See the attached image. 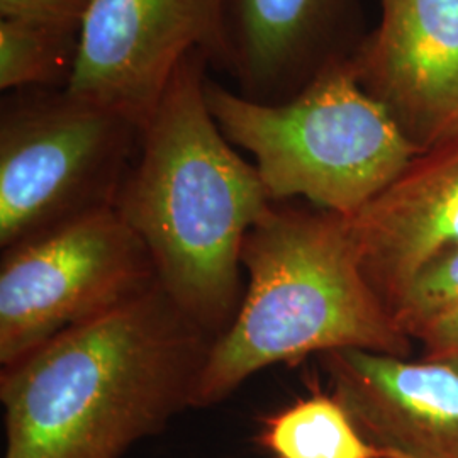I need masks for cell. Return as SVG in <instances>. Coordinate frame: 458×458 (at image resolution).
<instances>
[{
    "label": "cell",
    "mask_w": 458,
    "mask_h": 458,
    "mask_svg": "<svg viewBox=\"0 0 458 458\" xmlns=\"http://www.w3.org/2000/svg\"><path fill=\"white\" fill-rule=\"evenodd\" d=\"M131 114L68 89L4 94L0 106L2 250L114 208L141 141Z\"/></svg>",
    "instance_id": "5"
},
{
    "label": "cell",
    "mask_w": 458,
    "mask_h": 458,
    "mask_svg": "<svg viewBox=\"0 0 458 458\" xmlns=\"http://www.w3.org/2000/svg\"><path fill=\"white\" fill-rule=\"evenodd\" d=\"M344 219L363 276L389 310L423 267L458 246V140L421 151Z\"/></svg>",
    "instance_id": "10"
},
{
    "label": "cell",
    "mask_w": 458,
    "mask_h": 458,
    "mask_svg": "<svg viewBox=\"0 0 458 458\" xmlns=\"http://www.w3.org/2000/svg\"><path fill=\"white\" fill-rule=\"evenodd\" d=\"M2 251V367L158 284L147 245L115 208L85 214Z\"/></svg>",
    "instance_id": "6"
},
{
    "label": "cell",
    "mask_w": 458,
    "mask_h": 458,
    "mask_svg": "<svg viewBox=\"0 0 458 458\" xmlns=\"http://www.w3.org/2000/svg\"><path fill=\"white\" fill-rule=\"evenodd\" d=\"M79 24L2 17L0 90H56L72 81L79 48Z\"/></svg>",
    "instance_id": "13"
},
{
    "label": "cell",
    "mask_w": 458,
    "mask_h": 458,
    "mask_svg": "<svg viewBox=\"0 0 458 458\" xmlns=\"http://www.w3.org/2000/svg\"><path fill=\"white\" fill-rule=\"evenodd\" d=\"M209 64L197 49L174 72L114 208L147 245L165 293L216 340L243 301L246 234L274 202L208 107Z\"/></svg>",
    "instance_id": "2"
},
{
    "label": "cell",
    "mask_w": 458,
    "mask_h": 458,
    "mask_svg": "<svg viewBox=\"0 0 458 458\" xmlns=\"http://www.w3.org/2000/svg\"><path fill=\"white\" fill-rule=\"evenodd\" d=\"M260 442L276 458H391L333 394H314L267 418Z\"/></svg>",
    "instance_id": "12"
},
{
    "label": "cell",
    "mask_w": 458,
    "mask_h": 458,
    "mask_svg": "<svg viewBox=\"0 0 458 458\" xmlns=\"http://www.w3.org/2000/svg\"><path fill=\"white\" fill-rule=\"evenodd\" d=\"M380 22L353 66L421 148L458 140V0H378Z\"/></svg>",
    "instance_id": "8"
},
{
    "label": "cell",
    "mask_w": 458,
    "mask_h": 458,
    "mask_svg": "<svg viewBox=\"0 0 458 458\" xmlns=\"http://www.w3.org/2000/svg\"><path fill=\"white\" fill-rule=\"evenodd\" d=\"M242 267L243 301L214 340L197 410L223 403L274 363L336 350L410 355L411 338L363 276L344 216L274 204L248 231Z\"/></svg>",
    "instance_id": "3"
},
{
    "label": "cell",
    "mask_w": 458,
    "mask_h": 458,
    "mask_svg": "<svg viewBox=\"0 0 458 458\" xmlns=\"http://www.w3.org/2000/svg\"><path fill=\"white\" fill-rule=\"evenodd\" d=\"M204 90L229 143L253 155L274 204L302 197L348 217L425 151L365 90L352 58L327 66L282 104L250 100L209 79Z\"/></svg>",
    "instance_id": "4"
},
{
    "label": "cell",
    "mask_w": 458,
    "mask_h": 458,
    "mask_svg": "<svg viewBox=\"0 0 458 458\" xmlns=\"http://www.w3.org/2000/svg\"><path fill=\"white\" fill-rule=\"evenodd\" d=\"M458 306V246L423 267L389 308L411 340L433 319Z\"/></svg>",
    "instance_id": "14"
},
{
    "label": "cell",
    "mask_w": 458,
    "mask_h": 458,
    "mask_svg": "<svg viewBox=\"0 0 458 458\" xmlns=\"http://www.w3.org/2000/svg\"><path fill=\"white\" fill-rule=\"evenodd\" d=\"M214 338L157 284L2 367L4 458H123L194 408Z\"/></svg>",
    "instance_id": "1"
},
{
    "label": "cell",
    "mask_w": 458,
    "mask_h": 458,
    "mask_svg": "<svg viewBox=\"0 0 458 458\" xmlns=\"http://www.w3.org/2000/svg\"><path fill=\"white\" fill-rule=\"evenodd\" d=\"M331 394L391 458H458V372L365 350L321 355Z\"/></svg>",
    "instance_id": "9"
},
{
    "label": "cell",
    "mask_w": 458,
    "mask_h": 458,
    "mask_svg": "<svg viewBox=\"0 0 458 458\" xmlns=\"http://www.w3.org/2000/svg\"><path fill=\"white\" fill-rule=\"evenodd\" d=\"M442 361H446V363H448L450 367H454V369H455V370H457L458 372V355H455V357H452V359H446V360Z\"/></svg>",
    "instance_id": "17"
},
{
    "label": "cell",
    "mask_w": 458,
    "mask_h": 458,
    "mask_svg": "<svg viewBox=\"0 0 458 458\" xmlns=\"http://www.w3.org/2000/svg\"><path fill=\"white\" fill-rule=\"evenodd\" d=\"M350 0H223L213 64L260 104L295 98L327 66L350 60L338 48Z\"/></svg>",
    "instance_id": "11"
},
{
    "label": "cell",
    "mask_w": 458,
    "mask_h": 458,
    "mask_svg": "<svg viewBox=\"0 0 458 458\" xmlns=\"http://www.w3.org/2000/svg\"><path fill=\"white\" fill-rule=\"evenodd\" d=\"M94 0H0V16L28 17L82 26Z\"/></svg>",
    "instance_id": "15"
},
{
    "label": "cell",
    "mask_w": 458,
    "mask_h": 458,
    "mask_svg": "<svg viewBox=\"0 0 458 458\" xmlns=\"http://www.w3.org/2000/svg\"><path fill=\"white\" fill-rule=\"evenodd\" d=\"M221 9L223 0H94L66 89L143 124L189 53L214 62Z\"/></svg>",
    "instance_id": "7"
},
{
    "label": "cell",
    "mask_w": 458,
    "mask_h": 458,
    "mask_svg": "<svg viewBox=\"0 0 458 458\" xmlns=\"http://www.w3.org/2000/svg\"><path fill=\"white\" fill-rule=\"evenodd\" d=\"M416 338L425 346V360H446L458 355V306L426 325Z\"/></svg>",
    "instance_id": "16"
}]
</instances>
